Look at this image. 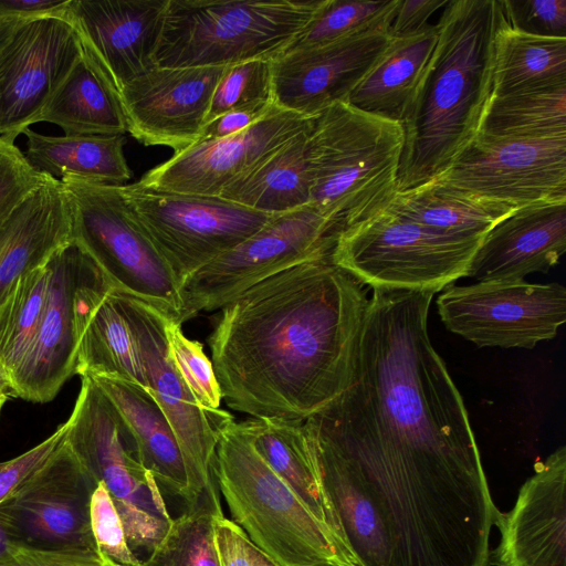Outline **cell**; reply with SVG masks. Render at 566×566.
<instances>
[{
	"label": "cell",
	"mask_w": 566,
	"mask_h": 566,
	"mask_svg": "<svg viewBox=\"0 0 566 566\" xmlns=\"http://www.w3.org/2000/svg\"><path fill=\"white\" fill-rule=\"evenodd\" d=\"M90 522L95 545L102 555L123 566L143 564L129 547L122 518L108 491L101 482L91 499Z\"/></svg>",
	"instance_id": "ab89813d"
},
{
	"label": "cell",
	"mask_w": 566,
	"mask_h": 566,
	"mask_svg": "<svg viewBox=\"0 0 566 566\" xmlns=\"http://www.w3.org/2000/svg\"><path fill=\"white\" fill-rule=\"evenodd\" d=\"M91 377L115 405L137 447L140 463L160 489L192 506L188 473L175 432L147 387L107 375Z\"/></svg>",
	"instance_id": "d4e9b609"
},
{
	"label": "cell",
	"mask_w": 566,
	"mask_h": 566,
	"mask_svg": "<svg viewBox=\"0 0 566 566\" xmlns=\"http://www.w3.org/2000/svg\"><path fill=\"white\" fill-rule=\"evenodd\" d=\"M81 55L66 18L22 21L0 54V136L15 139L35 124Z\"/></svg>",
	"instance_id": "e0dca14e"
},
{
	"label": "cell",
	"mask_w": 566,
	"mask_h": 566,
	"mask_svg": "<svg viewBox=\"0 0 566 566\" xmlns=\"http://www.w3.org/2000/svg\"><path fill=\"white\" fill-rule=\"evenodd\" d=\"M69 430L67 420L45 440L24 453L0 462V504L65 442Z\"/></svg>",
	"instance_id": "7bdbcfd3"
},
{
	"label": "cell",
	"mask_w": 566,
	"mask_h": 566,
	"mask_svg": "<svg viewBox=\"0 0 566 566\" xmlns=\"http://www.w3.org/2000/svg\"><path fill=\"white\" fill-rule=\"evenodd\" d=\"M399 0H324L296 40V50L329 43L379 25H390Z\"/></svg>",
	"instance_id": "8d00e7d4"
},
{
	"label": "cell",
	"mask_w": 566,
	"mask_h": 566,
	"mask_svg": "<svg viewBox=\"0 0 566 566\" xmlns=\"http://www.w3.org/2000/svg\"><path fill=\"white\" fill-rule=\"evenodd\" d=\"M8 395L4 394V392H0V410L1 408L3 407V405L6 403L7 399H8Z\"/></svg>",
	"instance_id": "db71d44e"
},
{
	"label": "cell",
	"mask_w": 566,
	"mask_h": 566,
	"mask_svg": "<svg viewBox=\"0 0 566 566\" xmlns=\"http://www.w3.org/2000/svg\"><path fill=\"white\" fill-rule=\"evenodd\" d=\"M75 374L116 376L146 387L136 339L113 289L99 300L86 323Z\"/></svg>",
	"instance_id": "d6a6232c"
},
{
	"label": "cell",
	"mask_w": 566,
	"mask_h": 566,
	"mask_svg": "<svg viewBox=\"0 0 566 566\" xmlns=\"http://www.w3.org/2000/svg\"><path fill=\"white\" fill-rule=\"evenodd\" d=\"M252 566H280L273 558L254 545Z\"/></svg>",
	"instance_id": "f907efd6"
},
{
	"label": "cell",
	"mask_w": 566,
	"mask_h": 566,
	"mask_svg": "<svg viewBox=\"0 0 566 566\" xmlns=\"http://www.w3.org/2000/svg\"><path fill=\"white\" fill-rule=\"evenodd\" d=\"M119 189L180 286L193 272L245 241L276 216L220 196L164 192L138 182L120 185Z\"/></svg>",
	"instance_id": "7c38bea8"
},
{
	"label": "cell",
	"mask_w": 566,
	"mask_h": 566,
	"mask_svg": "<svg viewBox=\"0 0 566 566\" xmlns=\"http://www.w3.org/2000/svg\"><path fill=\"white\" fill-rule=\"evenodd\" d=\"M227 66L158 67L127 83L118 97L134 138L179 153L198 142Z\"/></svg>",
	"instance_id": "44dd1931"
},
{
	"label": "cell",
	"mask_w": 566,
	"mask_h": 566,
	"mask_svg": "<svg viewBox=\"0 0 566 566\" xmlns=\"http://www.w3.org/2000/svg\"><path fill=\"white\" fill-rule=\"evenodd\" d=\"M115 292L137 343L146 387L179 443L195 506L202 495L218 489L213 475L217 422L224 411L205 410L175 368L168 354L166 317L150 305Z\"/></svg>",
	"instance_id": "9a60e30c"
},
{
	"label": "cell",
	"mask_w": 566,
	"mask_h": 566,
	"mask_svg": "<svg viewBox=\"0 0 566 566\" xmlns=\"http://www.w3.org/2000/svg\"><path fill=\"white\" fill-rule=\"evenodd\" d=\"M49 285L33 340L11 377L12 397L49 402L75 374L77 347L86 323L112 289L75 242L49 260Z\"/></svg>",
	"instance_id": "30bf717a"
},
{
	"label": "cell",
	"mask_w": 566,
	"mask_h": 566,
	"mask_svg": "<svg viewBox=\"0 0 566 566\" xmlns=\"http://www.w3.org/2000/svg\"><path fill=\"white\" fill-rule=\"evenodd\" d=\"M500 543L489 565L566 566V448L556 449L521 486L516 502L499 512Z\"/></svg>",
	"instance_id": "7402d4cb"
},
{
	"label": "cell",
	"mask_w": 566,
	"mask_h": 566,
	"mask_svg": "<svg viewBox=\"0 0 566 566\" xmlns=\"http://www.w3.org/2000/svg\"><path fill=\"white\" fill-rule=\"evenodd\" d=\"M81 378L65 442L108 491L132 551L150 553L174 518L159 484L138 459L123 416L91 377Z\"/></svg>",
	"instance_id": "ba28073f"
},
{
	"label": "cell",
	"mask_w": 566,
	"mask_h": 566,
	"mask_svg": "<svg viewBox=\"0 0 566 566\" xmlns=\"http://www.w3.org/2000/svg\"><path fill=\"white\" fill-rule=\"evenodd\" d=\"M72 207L60 179L46 178L0 226V302L23 274L72 241Z\"/></svg>",
	"instance_id": "cb8c5ba5"
},
{
	"label": "cell",
	"mask_w": 566,
	"mask_h": 566,
	"mask_svg": "<svg viewBox=\"0 0 566 566\" xmlns=\"http://www.w3.org/2000/svg\"><path fill=\"white\" fill-rule=\"evenodd\" d=\"M265 101H272L271 61L229 65L213 91L205 125L234 108Z\"/></svg>",
	"instance_id": "f35d334b"
},
{
	"label": "cell",
	"mask_w": 566,
	"mask_h": 566,
	"mask_svg": "<svg viewBox=\"0 0 566 566\" xmlns=\"http://www.w3.org/2000/svg\"><path fill=\"white\" fill-rule=\"evenodd\" d=\"M168 0H69L65 18L82 52L117 94L155 67Z\"/></svg>",
	"instance_id": "ffe728a7"
},
{
	"label": "cell",
	"mask_w": 566,
	"mask_h": 566,
	"mask_svg": "<svg viewBox=\"0 0 566 566\" xmlns=\"http://www.w3.org/2000/svg\"><path fill=\"white\" fill-rule=\"evenodd\" d=\"M165 334L169 357L198 403L205 410H218L222 399L221 389L202 344L189 339L182 333L181 325L168 318Z\"/></svg>",
	"instance_id": "74e56055"
},
{
	"label": "cell",
	"mask_w": 566,
	"mask_h": 566,
	"mask_svg": "<svg viewBox=\"0 0 566 566\" xmlns=\"http://www.w3.org/2000/svg\"><path fill=\"white\" fill-rule=\"evenodd\" d=\"M368 300L329 254L224 305L208 343L228 407L297 421L326 408L350 385Z\"/></svg>",
	"instance_id": "7a4b0ae2"
},
{
	"label": "cell",
	"mask_w": 566,
	"mask_h": 566,
	"mask_svg": "<svg viewBox=\"0 0 566 566\" xmlns=\"http://www.w3.org/2000/svg\"><path fill=\"white\" fill-rule=\"evenodd\" d=\"M502 1L449 0L439 39L405 118L398 191L441 176L476 138L493 95L495 34Z\"/></svg>",
	"instance_id": "3957f363"
},
{
	"label": "cell",
	"mask_w": 566,
	"mask_h": 566,
	"mask_svg": "<svg viewBox=\"0 0 566 566\" xmlns=\"http://www.w3.org/2000/svg\"><path fill=\"white\" fill-rule=\"evenodd\" d=\"M245 422L256 452L343 544L324 489L315 441L305 421L251 418Z\"/></svg>",
	"instance_id": "484cf974"
},
{
	"label": "cell",
	"mask_w": 566,
	"mask_h": 566,
	"mask_svg": "<svg viewBox=\"0 0 566 566\" xmlns=\"http://www.w3.org/2000/svg\"><path fill=\"white\" fill-rule=\"evenodd\" d=\"M73 214L72 240L111 287L181 323L180 283L138 221L119 186L62 179Z\"/></svg>",
	"instance_id": "52a82bcc"
},
{
	"label": "cell",
	"mask_w": 566,
	"mask_h": 566,
	"mask_svg": "<svg viewBox=\"0 0 566 566\" xmlns=\"http://www.w3.org/2000/svg\"><path fill=\"white\" fill-rule=\"evenodd\" d=\"M431 291L375 289L348 388L305 421L327 486L376 523L387 566H481L495 506Z\"/></svg>",
	"instance_id": "6da1fadb"
},
{
	"label": "cell",
	"mask_w": 566,
	"mask_h": 566,
	"mask_svg": "<svg viewBox=\"0 0 566 566\" xmlns=\"http://www.w3.org/2000/svg\"><path fill=\"white\" fill-rule=\"evenodd\" d=\"M434 180L467 197L513 210L566 200V135L541 139L475 138Z\"/></svg>",
	"instance_id": "5bb4252c"
},
{
	"label": "cell",
	"mask_w": 566,
	"mask_h": 566,
	"mask_svg": "<svg viewBox=\"0 0 566 566\" xmlns=\"http://www.w3.org/2000/svg\"><path fill=\"white\" fill-rule=\"evenodd\" d=\"M558 85H566V38L516 30L504 14L494 41L492 96Z\"/></svg>",
	"instance_id": "4dcf8cb0"
},
{
	"label": "cell",
	"mask_w": 566,
	"mask_h": 566,
	"mask_svg": "<svg viewBox=\"0 0 566 566\" xmlns=\"http://www.w3.org/2000/svg\"><path fill=\"white\" fill-rule=\"evenodd\" d=\"M449 0H399L389 27L390 36L413 34L426 29L429 18Z\"/></svg>",
	"instance_id": "7dc6e473"
},
{
	"label": "cell",
	"mask_w": 566,
	"mask_h": 566,
	"mask_svg": "<svg viewBox=\"0 0 566 566\" xmlns=\"http://www.w3.org/2000/svg\"><path fill=\"white\" fill-rule=\"evenodd\" d=\"M12 544L11 536L0 518V559L6 556Z\"/></svg>",
	"instance_id": "816d5d0a"
},
{
	"label": "cell",
	"mask_w": 566,
	"mask_h": 566,
	"mask_svg": "<svg viewBox=\"0 0 566 566\" xmlns=\"http://www.w3.org/2000/svg\"><path fill=\"white\" fill-rule=\"evenodd\" d=\"M213 475L232 521L280 566H358L347 549L266 464L245 421L217 422Z\"/></svg>",
	"instance_id": "277c9868"
},
{
	"label": "cell",
	"mask_w": 566,
	"mask_h": 566,
	"mask_svg": "<svg viewBox=\"0 0 566 566\" xmlns=\"http://www.w3.org/2000/svg\"><path fill=\"white\" fill-rule=\"evenodd\" d=\"M214 543L220 566H252L254 544L238 524L224 515L216 518Z\"/></svg>",
	"instance_id": "f6af8a7d"
},
{
	"label": "cell",
	"mask_w": 566,
	"mask_h": 566,
	"mask_svg": "<svg viewBox=\"0 0 566 566\" xmlns=\"http://www.w3.org/2000/svg\"><path fill=\"white\" fill-rule=\"evenodd\" d=\"M25 158L36 171L62 179L120 186L132 178L124 135H43L27 128Z\"/></svg>",
	"instance_id": "83f0119b"
},
{
	"label": "cell",
	"mask_w": 566,
	"mask_h": 566,
	"mask_svg": "<svg viewBox=\"0 0 566 566\" xmlns=\"http://www.w3.org/2000/svg\"><path fill=\"white\" fill-rule=\"evenodd\" d=\"M272 101L259 102L227 112L203 125L198 140L223 138L244 130L266 116Z\"/></svg>",
	"instance_id": "bcb514c9"
},
{
	"label": "cell",
	"mask_w": 566,
	"mask_h": 566,
	"mask_svg": "<svg viewBox=\"0 0 566 566\" xmlns=\"http://www.w3.org/2000/svg\"><path fill=\"white\" fill-rule=\"evenodd\" d=\"M388 209L436 232L463 238L483 237L514 211L467 197L436 180L398 192Z\"/></svg>",
	"instance_id": "1f68e13d"
},
{
	"label": "cell",
	"mask_w": 566,
	"mask_h": 566,
	"mask_svg": "<svg viewBox=\"0 0 566 566\" xmlns=\"http://www.w3.org/2000/svg\"><path fill=\"white\" fill-rule=\"evenodd\" d=\"M311 129L312 126L293 136L227 186L220 197L268 214H281L308 205L307 142Z\"/></svg>",
	"instance_id": "f1b7e54d"
},
{
	"label": "cell",
	"mask_w": 566,
	"mask_h": 566,
	"mask_svg": "<svg viewBox=\"0 0 566 566\" xmlns=\"http://www.w3.org/2000/svg\"><path fill=\"white\" fill-rule=\"evenodd\" d=\"M324 0H168L154 54L158 67L272 61L296 40Z\"/></svg>",
	"instance_id": "8992f818"
},
{
	"label": "cell",
	"mask_w": 566,
	"mask_h": 566,
	"mask_svg": "<svg viewBox=\"0 0 566 566\" xmlns=\"http://www.w3.org/2000/svg\"><path fill=\"white\" fill-rule=\"evenodd\" d=\"M402 125L336 102L313 118L310 205L339 233L386 211L398 191Z\"/></svg>",
	"instance_id": "5b68a950"
},
{
	"label": "cell",
	"mask_w": 566,
	"mask_h": 566,
	"mask_svg": "<svg viewBox=\"0 0 566 566\" xmlns=\"http://www.w3.org/2000/svg\"><path fill=\"white\" fill-rule=\"evenodd\" d=\"M14 140L0 136V226L48 176L30 166Z\"/></svg>",
	"instance_id": "60d3db41"
},
{
	"label": "cell",
	"mask_w": 566,
	"mask_h": 566,
	"mask_svg": "<svg viewBox=\"0 0 566 566\" xmlns=\"http://www.w3.org/2000/svg\"><path fill=\"white\" fill-rule=\"evenodd\" d=\"M39 122L55 124L65 135H124L128 130L119 97L83 52L45 104Z\"/></svg>",
	"instance_id": "f546056e"
},
{
	"label": "cell",
	"mask_w": 566,
	"mask_h": 566,
	"mask_svg": "<svg viewBox=\"0 0 566 566\" xmlns=\"http://www.w3.org/2000/svg\"><path fill=\"white\" fill-rule=\"evenodd\" d=\"M389 27L283 52L271 61L273 104L315 117L332 104L346 102L387 48L391 39Z\"/></svg>",
	"instance_id": "d6986e66"
},
{
	"label": "cell",
	"mask_w": 566,
	"mask_h": 566,
	"mask_svg": "<svg viewBox=\"0 0 566 566\" xmlns=\"http://www.w3.org/2000/svg\"><path fill=\"white\" fill-rule=\"evenodd\" d=\"M0 392L12 396V382L7 370L0 365Z\"/></svg>",
	"instance_id": "f5cc1de1"
},
{
	"label": "cell",
	"mask_w": 566,
	"mask_h": 566,
	"mask_svg": "<svg viewBox=\"0 0 566 566\" xmlns=\"http://www.w3.org/2000/svg\"><path fill=\"white\" fill-rule=\"evenodd\" d=\"M566 135V85L492 96L476 138L541 139Z\"/></svg>",
	"instance_id": "836d02e7"
},
{
	"label": "cell",
	"mask_w": 566,
	"mask_h": 566,
	"mask_svg": "<svg viewBox=\"0 0 566 566\" xmlns=\"http://www.w3.org/2000/svg\"><path fill=\"white\" fill-rule=\"evenodd\" d=\"M97 484L64 442L0 504V518L12 543L43 549L98 551L90 522Z\"/></svg>",
	"instance_id": "2e32d148"
},
{
	"label": "cell",
	"mask_w": 566,
	"mask_h": 566,
	"mask_svg": "<svg viewBox=\"0 0 566 566\" xmlns=\"http://www.w3.org/2000/svg\"><path fill=\"white\" fill-rule=\"evenodd\" d=\"M438 39L437 24L413 34L391 36L376 64L350 92L346 103L361 112L401 124Z\"/></svg>",
	"instance_id": "4316f807"
},
{
	"label": "cell",
	"mask_w": 566,
	"mask_h": 566,
	"mask_svg": "<svg viewBox=\"0 0 566 566\" xmlns=\"http://www.w3.org/2000/svg\"><path fill=\"white\" fill-rule=\"evenodd\" d=\"M482 238L442 234L387 209L340 232L331 260L373 290L437 293L467 276Z\"/></svg>",
	"instance_id": "9c48e42d"
},
{
	"label": "cell",
	"mask_w": 566,
	"mask_h": 566,
	"mask_svg": "<svg viewBox=\"0 0 566 566\" xmlns=\"http://www.w3.org/2000/svg\"><path fill=\"white\" fill-rule=\"evenodd\" d=\"M313 118L275 105L249 128L223 138L198 140L148 170L137 182L164 192L220 196L227 186L311 127Z\"/></svg>",
	"instance_id": "ac0fdd59"
},
{
	"label": "cell",
	"mask_w": 566,
	"mask_h": 566,
	"mask_svg": "<svg viewBox=\"0 0 566 566\" xmlns=\"http://www.w3.org/2000/svg\"><path fill=\"white\" fill-rule=\"evenodd\" d=\"M224 515L220 492L205 494L172 520L161 541L143 562L145 566H220L214 543V522Z\"/></svg>",
	"instance_id": "e575fe53"
},
{
	"label": "cell",
	"mask_w": 566,
	"mask_h": 566,
	"mask_svg": "<svg viewBox=\"0 0 566 566\" xmlns=\"http://www.w3.org/2000/svg\"><path fill=\"white\" fill-rule=\"evenodd\" d=\"M0 566H114L98 551L87 548H33L12 544Z\"/></svg>",
	"instance_id": "ee69618b"
},
{
	"label": "cell",
	"mask_w": 566,
	"mask_h": 566,
	"mask_svg": "<svg viewBox=\"0 0 566 566\" xmlns=\"http://www.w3.org/2000/svg\"><path fill=\"white\" fill-rule=\"evenodd\" d=\"M338 229L310 203L274 216L262 229L189 275L180 286L181 323L222 308L255 284L329 255Z\"/></svg>",
	"instance_id": "8fae6325"
},
{
	"label": "cell",
	"mask_w": 566,
	"mask_h": 566,
	"mask_svg": "<svg viewBox=\"0 0 566 566\" xmlns=\"http://www.w3.org/2000/svg\"><path fill=\"white\" fill-rule=\"evenodd\" d=\"M565 251L566 200L525 206L483 235L467 276L478 282L523 281L548 272Z\"/></svg>",
	"instance_id": "603a6c76"
},
{
	"label": "cell",
	"mask_w": 566,
	"mask_h": 566,
	"mask_svg": "<svg viewBox=\"0 0 566 566\" xmlns=\"http://www.w3.org/2000/svg\"><path fill=\"white\" fill-rule=\"evenodd\" d=\"M69 0H0V18L32 20L44 17L65 18Z\"/></svg>",
	"instance_id": "c3c4849f"
},
{
	"label": "cell",
	"mask_w": 566,
	"mask_h": 566,
	"mask_svg": "<svg viewBox=\"0 0 566 566\" xmlns=\"http://www.w3.org/2000/svg\"><path fill=\"white\" fill-rule=\"evenodd\" d=\"M512 28L543 36L566 38V0L502 1Z\"/></svg>",
	"instance_id": "b9f144b4"
},
{
	"label": "cell",
	"mask_w": 566,
	"mask_h": 566,
	"mask_svg": "<svg viewBox=\"0 0 566 566\" xmlns=\"http://www.w3.org/2000/svg\"><path fill=\"white\" fill-rule=\"evenodd\" d=\"M437 306L450 332L479 347L532 349L565 323L566 290L524 280L476 282L446 287Z\"/></svg>",
	"instance_id": "4fadbf2b"
},
{
	"label": "cell",
	"mask_w": 566,
	"mask_h": 566,
	"mask_svg": "<svg viewBox=\"0 0 566 566\" xmlns=\"http://www.w3.org/2000/svg\"><path fill=\"white\" fill-rule=\"evenodd\" d=\"M113 564H114V566H123V565H118V564H115V563H113ZM139 566H145V565H144V564H142V565H139Z\"/></svg>",
	"instance_id": "11a10c76"
},
{
	"label": "cell",
	"mask_w": 566,
	"mask_h": 566,
	"mask_svg": "<svg viewBox=\"0 0 566 566\" xmlns=\"http://www.w3.org/2000/svg\"><path fill=\"white\" fill-rule=\"evenodd\" d=\"M48 263L21 275L0 302V365L10 378L27 354L44 307Z\"/></svg>",
	"instance_id": "d590c367"
},
{
	"label": "cell",
	"mask_w": 566,
	"mask_h": 566,
	"mask_svg": "<svg viewBox=\"0 0 566 566\" xmlns=\"http://www.w3.org/2000/svg\"><path fill=\"white\" fill-rule=\"evenodd\" d=\"M25 20H21L18 18H9V17H1L0 18V54L2 53L3 49L10 41L14 30L17 27Z\"/></svg>",
	"instance_id": "681fc988"
}]
</instances>
